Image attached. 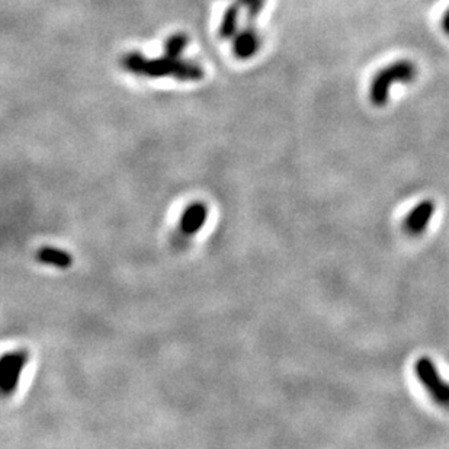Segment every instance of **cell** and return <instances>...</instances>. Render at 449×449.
<instances>
[{"mask_svg": "<svg viewBox=\"0 0 449 449\" xmlns=\"http://www.w3.org/2000/svg\"><path fill=\"white\" fill-rule=\"evenodd\" d=\"M260 47V40L258 31L252 26H246L239 31L233 41V53L240 60H247L253 57Z\"/></svg>", "mask_w": 449, "mask_h": 449, "instance_id": "cell-6", "label": "cell"}, {"mask_svg": "<svg viewBox=\"0 0 449 449\" xmlns=\"http://www.w3.org/2000/svg\"><path fill=\"white\" fill-rule=\"evenodd\" d=\"M237 2L240 3V6H244L247 9V22L253 24L263 9L265 0H237Z\"/></svg>", "mask_w": 449, "mask_h": 449, "instance_id": "cell-11", "label": "cell"}, {"mask_svg": "<svg viewBox=\"0 0 449 449\" xmlns=\"http://www.w3.org/2000/svg\"><path fill=\"white\" fill-rule=\"evenodd\" d=\"M414 374L432 400L449 410V384L441 378L435 362L426 356L418 359L414 363Z\"/></svg>", "mask_w": 449, "mask_h": 449, "instance_id": "cell-3", "label": "cell"}, {"mask_svg": "<svg viewBox=\"0 0 449 449\" xmlns=\"http://www.w3.org/2000/svg\"><path fill=\"white\" fill-rule=\"evenodd\" d=\"M38 259L42 263L56 266V268H60V269L70 268L72 262H73V259L69 253H65L64 251H61V249L52 247V246L41 247L40 252H38Z\"/></svg>", "mask_w": 449, "mask_h": 449, "instance_id": "cell-8", "label": "cell"}, {"mask_svg": "<svg viewBox=\"0 0 449 449\" xmlns=\"http://www.w3.org/2000/svg\"><path fill=\"white\" fill-rule=\"evenodd\" d=\"M239 12H240V3L236 2L228 6V9L224 12L223 21L220 25V37L224 40L235 38L237 34V25H239Z\"/></svg>", "mask_w": 449, "mask_h": 449, "instance_id": "cell-9", "label": "cell"}, {"mask_svg": "<svg viewBox=\"0 0 449 449\" xmlns=\"http://www.w3.org/2000/svg\"><path fill=\"white\" fill-rule=\"evenodd\" d=\"M207 207L203 203H194L191 204L184 215H182V220H180V230L184 235L187 236H192L195 233H198L199 230L203 228V226L207 221Z\"/></svg>", "mask_w": 449, "mask_h": 449, "instance_id": "cell-7", "label": "cell"}, {"mask_svg": "<svg viewBox=\"0 0 449 449\" xmlns=\"http://www.w3.org/2000/svg\"><path fill=\"white\" fill-rule=\"evenodd\" d=\"M188 36H185L184 32H178V34H173L172 37L168 38L164 44V53L169 57H180L182 52L187 48L188 45Z\"/></svg>", "mask_w": 449, "mask_h": 449, "instance_id": "cell-10", "label": "cell"}, {"mask_svg": "<svg viewBox=\"0 0 449 449\" xmlns=\"http://www.w3.org/2000/svg\"><path fill=\"white\" fill-rule=\"evenodd\" d=\"M28 362V354L25 351H15L5 354L0 361V388L3 395H9L18 386L21 374Z\"/></svg>", "mask_w": 449, "mask_h": 449, "instance_id": "cell-4", "label": "cell"}, {"mask_svg": "<svg viewBox=\"0 0 449 449\" xmlns=\"http://www.w3.org/2000/svg\"><path fill=\"white\" fill-rule=\"evenodd\" d=\"M123 68L139 76L147 77H164L172 76L180 81H198L203 80L204 70L199 64L194 61L180 60L179 57H169L164 56L160 58L148 60L140 53H127L121 60Z\"/></svg>", "mask_w": 449, "mask_h": 449, "instance_id": "cell-1", "label": "cell"}, {"mask_svg": "<svg viewBox=\"0 0 449 449\" xmlns=\"http://www.w3.org/2000/svg\"><path fill=\"white\" fill-rule=\"evenodd\" d=\"M435 214V203L432 199H425L416 205L403 221V228L410 236H420L426 231L427 224Z\"/></svg>", "mask_w": 449, "mask_h": 449, "instance_id": "cell-5", "label": "cell"}, {"mask_svg": "<svg viewBox=\"0 0 449 449\" xmlns=\"http://www.w3.org/2000/svg\"><path fill=\"white\" fill-rule=\"evenodd\" d=\"M418 74V69L411 61L400 60L391 63L387 68L379 70L370 86V101L374 107H384L388 102L390 90L394 85L410 83Z\"/></svg>", "mask_w": 449, "mask_h": 449, "instance_id": "cell-2", "label": "cell"}, {"mask_svg": "<svg viewBox=\"0 0 449 449\" xmlns=\"http://www.w3.org/2000/svg\"><path fill=\"white\" fill-rule=\"evenodd\" d=\"M442 29L445 34L449 37V9L445 12L443 18H442Z\"/></svg>", "mask_w": 449, "mask_h": 449, "instance_id": "cell-12", "label": "cell"}]
</instances>
